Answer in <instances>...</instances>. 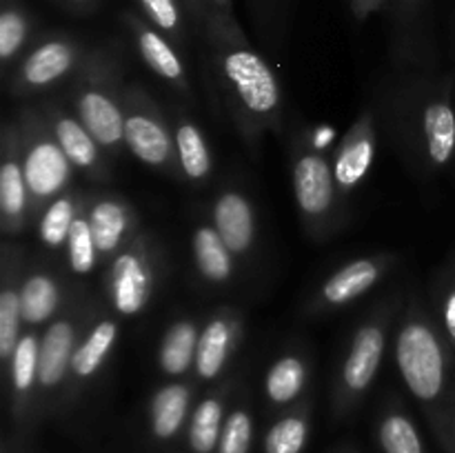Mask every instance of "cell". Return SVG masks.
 Wrapping results in <instances>:
<instances>
[{
	"mask_svg": "<svg viewBox=\"0 0 455 453\" xmlns=\"http://www.w3.org/2000/svg\"><path fill=\"white\" fill-rule=\"evenodd\" d=\"M142 18L176 44L187 40V7L182 0H136Z\"/></svg>",
	"mask_w": 455,
	"mask_h": 453,
	"instance_id": "e575fe53",
	"label": "cell"
},
{
	"mask_svg": "<svg viewBox=\"0 0 455 453\" xmlns=\"http://www.w3.org/2000/svg\"><path fill=\"white\" fill-rule=\"evenodd\" d=\"M124 147L136 160L156 171L176 173V145H173L172 120L164 115L156 98L132 83L124 87Z\"/></svg>",
	"mask_w": 455,
	"mask_h": 453,
	"instance_id": "30bf717a",
	"label": "cell"
},
{
	"mask_svg": "<svg viewBox=\"0 0 455 453\" xmlns=\"http://www.w3.org/2000/svg\"><path fill=\"white\" fill-rule=\"evenodd\" d=\"M395 367L444 449L455 417V349L418 296L404 302L394 342Z\"/></svg>",
	"mask_w": 455,
	"mask_h": 453,
	"instance_id": "7a4b0ae2",
	"label": "cell"
},
{
	"mask_svg": "<svg viewBox=\"0 0 455 453\" xmlns=\"http://www.w3.org/2000/svg\"><path fill=\"white\" fill-rule=\"evenodd\" d=\"M27 269V253L13 240H4L0 251V364L3 378L7 373L12 355L20 342L25 322H22L20 287Z\"/></svg>",
	"mask_w": 455,
	"mask_h": 453,
	"instance_id": "ffe728a7",
	"label": "cell"
},
{
	"mask_svg": "<svg viewBox=\"0 0 455 453\" xmlns=\"http://www.w3.org/2000/svg\"><path fill=\"white\" fill-rule=\"evenodd\" d=\"M120 338V318L111 309L98 305L93 315L89 318L78 345H76L74 358H71L69 382H67L65 400H62L60 416H67L78 404L84 391L98 380L114 354Z\"/></svg>",
	"mask_w": 455,
	"mask_h": 453,
	"instance_id": "7c38bea8",
	"label": "cell"
},
{
	"mask_svg": "<svg viewBox=\"0 0 455 453\" xmlns=\"http://www.w3.org/2000/svg\"><path fill=\"white\" fill-rule=\"evenodd\" d=\"M391 129L409 164L422 176L449 167L455 155L451 78L404 83L391 102Z\"/></svg>",
	"mask_w": 455,
	"mask_h": 453,
	"instance_id": "3957f363",
	"label": "cell"
},
{
	"mask_svg": "<svg viewBox=\"0 0 455 453\" xmlns=\"http://www.w3.org/2000/svg\"><path fill=\"white\" fill-rule=\"evenodd\" d=\"M31 22L29 12L22 7L20 0H3L0 9V65L7 78L13 67L25 56V47L31 40Z\"/></svg>",
	"mask_w": 455,
	"mask_h": 453,
	"instance_id": "d6a6232c",
	"label": "cell"
},
{
	"mask_svg": "<svg viewBox=\"0 0 455 453\" xmlns=\"http://www.w3.org/2000/svg\"><path fill=\"white\" fill-rule=\"evenodd\" d=\"M60 3L65 4H71V7H92L96 0H60Z\"/></svg>",
	"mask_w": 455,
	"mask_h": 453,
	"instance_id": "7bdbcfd3",
	"label": "cell"
},
{
	"mask_svg": "<svg viewBox=\"0 0 455 453\" xmlns=\"http://www.w3.org/2000/svg\"><path fill=\"white\" fill-rule=\"evenodd\" d=\"M404 300L400 293L378 302L355 327L349 346L331 386V413L336 420L349 417L376 382L391 338V324L398 320Z\"/></svg>",
	"mask_w": 455,
	"mask_h": 453,
	"instance_id": "5b68a950",
	"label": "cell"
},
{
	"mask_svg": "<svg viewBox=\"0 0 455 453\" xmlns=\"http://www.w3.org/2000/svg\"><path fill=\"white\" fill-rule=\"evenodd\" d=\"M253 409L247 398H240L227 413L216 453H251Z\"/></svg>",
	"mask_w": 455,
	"mask_h": 453,
	"instance_id": "d590c367",
	"label": "cell"
},
{
	"mask_svg": "<svg viewBox=\"0 0 455 453\" xmlns=\"http://www.w3.org/2000/svg\"><path fill=\"white\" fill-rule=\"evenodd\" d=\"M92 198V191L83 189H67L60 195L52 200L43 211L38 213V218L34 220L36 225V235H38V242L49 256H58V253H65L67 238H69V231L74 220L78 218V213L83 211L84 204Z\"/></svg>",
	"mask_w": 455,
	"mask_h": 453,
	"instance_id": "f546056e",
	"label": "cell"
},
{
	"mask_svg": "<svg viewBox=\"0 0 455 453\" xmlns=\"http://www.w3.org/2000/svg\"><path fill=\"white\" fill-rule=\"evenodd\" d=\"M189 247L196 271L207 287L222 289L231 284V280L235 278L238 258L231 253L212 222H196L191 229Z\"/></svg>",
	"mask_w": 455,
	"mask_h": 453,
	"instance_id": "f1b7e54d",
	"label": "cell"
},
{
	"mask_svg": "<svg viewBox=\"0 0 455 453\" xmlns=\"http://www.w3.org/2000/svg\"><path fill=\"white\" fill-rule=\"evenodd\" d=\"M378 151V109L373 105L364 107L358 118L351 123L340 145L333 151V178L342 203L351 198L367 180Z\"/></svg>",
	"mask_w": 455,
	"mask_h": 453,
	"instance_id": "2e32d148",
	"label": "cell"
},
{
	"mask_svg": "<svg viewBox=\"0 0 455 453\" xmlns=\"http://www.w3.org/2000/svg\"><path fill=\"white\" fill-rule=\"evenodd\" d=\"M182 3H185L189 18H194L200 27H204V22H207V16H209L207 0H182Z\"/></svg>",
	"mask_w": 455,
	"mask_h": 453,
	"instance_id": "f35d334b",
	"label": "cell"
},
{
	"mask_svg": "<svg viewBox=\"0 0 455 453\" xmlns=\"http://www.w3.org/2000/svg\"><path fill=\"white\" fill-rule=\"evenodd\" d=\"M123 52L116 44L89 49L78 71L67 83L69 107L92 131L98 145L118 158L124 147Z\"/></svg>",
	"mask_w": 455,
	"mask_h": 453,
	"instance_id": "277c9868",
	"label": "cell"
},
{
	"mask_svg": "<svg viewBox=\"0 0 455 453\" xmlns=\"http://www.w3.org/2000/svg\"><path fill=\"white\" fill-rule=\"evenodd\" d=\"M244 333V315L235 306H218L203 322L194 378L198 385L220 382L234 362Z\"/></svg>",
	"mask_w": 455,
	"mask_h": 453,
	"instance_id": "e0dca14e",
	"label": "cell"
},
{
	"mask_svg": "<svg viewBox=\"0 0 455 453\" xmlns=\"http://www.w3.org/2000/svg\"><path fill=\"white\" fill-rule=\"evenodd\" d=\"M336 453H358V451H355V449L351 447V444H345V447H340V449H338Z\"/></svg>",
	"mask_w": 455,
	"mask_h": 453,
	"instance_id": "ee69618b",
	"label": "cell"
},
{
	"mask_svg": "<svg viewBox=\"0 0 455 453\" xmlns=\"http://www.w3.org/2000/svg\"><path fill=\"white\" fill-rule=\"evenodd\" d=\"M89 204V203H87ZM84 204L83 211L74 220L69 231V238L65 244V262L69 274L76 278H87L100 265V256H98L96 240H93L92 222H89V211Z\"/></svg>",
	"mask_w": 455,
	"mask_h": 453,
	"instance_id": "836d02e7",
	"label": "cell"
},
{
	"mask_svg": "<svg viewBox=\"0 0 455 453\" xmlns=\"http://www.w3.org/2000/svg\"><path fill=\"white\" fill-rule=\"evenodd\" d=\"M38 329H25L12 355L4 382H7V413L16 433V447L36 429V395H38Z\"/></svg>",
	"mask_w": 455,
	"mask_h": 453,
	"instance_id": "5bb4252c",
	"label": "cell"
},
{
	"mask_svg": "<svg viewBox=\"0 0 455 453\" xmlns=\"http://www.w3.org/2000/svg\"><path fill=\"white\" fill-rule=\"evenodd\" d=\"M71 287L47 262H27L20 287L22 322L25 329H38L49 324L69 300Z\"/></svg>",
	"mask_w": 455,
	"mask_h": 453,
	"instance_id": "603a6c76",
	"label": "cell"
},
{
	"mask_svg": "<svg viewBox=\"0 0 455 453\" xmlns=\"http://www.w3.org/2000/svg\"><path fill=\"white\" fill-rule=\"evenodd\" d=\"M16 120L18 131H20L22 167H25L27 189H29L31 222H34L56 195L71 189L78 169L58 145L38 105L22 107Z\"/></svg>",
	"mask_w": 455,
	"mask_h": 453,
	"instance_id": "52a82bcc",
	"label": "cell"
},
{
	"mask_svg": "<svg viewBox=\"0 0 455 453\" xmlns=\"http://www.w3.org/2000/svg\"><path fill=\"white\" fill-rule=\"evenodd\" d=\"M89 49L69 34H49L18 60L7 76V87L13 98H31L67 84L78 71Z\"/></svg>",
	"mask_w": 455,
	"mask_h": 453,
	"instance_id": "8fae6325",
	"label": "cell"
},
{
	"mask_svg": "<svg viewBox=\"0 0 455 453\" xmlns=\"http://www.w3.org/2000/svg\"><path fill=\"white\" fill-rule=\"evenodd\" d=\"M444 453H455V417H453L451 433H449V440H447V444H444Z\"/></svg>",
	"mask_w": 455,
	"mask_h": 453,
	"instance_id": "b9f144b4",
	"label": "cell"
},
{
	"mask_svg": "<svg viewBox=\"0 0 455 453\" xmlns=\"http://www.w3.org/2000/svg\"><path fill=\"white\" fill-rule=\"evenodd\" d=\"M98 302L92 300L84 289H74L60 314L43 329L38 358V395H36V426L47 417L60 416L69 382L71 358L76 345L96 311Z\"/></svg>",
	"mask_w": 455,
	"mask_h": 453,
	"instance_id": "8992f818",
	"label": "cell"
},
{
	"mask_svg": "<svg viewBox=\"0 0 455 453\" xmlns=\"http://www.w3.org/2000/svg\"><path fill=\"white\" fill-rule=\"evenodd\" d=\"M209 13H222V16H234V0H207Z\"/></svg>",
	"mask_w": 455,
	"mask_h": 453,
	"instance_id": "ab89813d",
	"label": "cell"
},
{
	"mask_svg": "<svg viewBox=\"0 0 455 453\" xmlns=\"http://www.w3.org/2000/svg\"><path fill=\"white\" fill-rule=\"evenodd\" d=\"M212 225L238 260L251 258L256 249L258 220L256 207L247 191L234 185L220 189L212 204Z\"/></svg>",
	"mask_w": 455,
	"mask_h": 453,
	"instance_id": "cb8c5ba5",
	"label": "cell"
},
{
	"mask_svg": "<svg viewBox=\"0 0 455 453\" xmlns=\"http://www.w3.org/2000/svg\"><path fill=\"white\" fill-rule=\"evenodd\" d=\"M0 229L4 240L18 238L31 225L29 189L22 167L18 120H7L0 133Z\"/></svg>",
	"mask_w": 455,
	"mask_h": 453,
	"instance_id": "9a60e30c",
	"label": "cell"
},
{
	"mask_svg": "<svg viewBox=\"0 0 455 453\" xmlns=\"http://www.w3.org/2000/svg\"><path fill=\"white\" fill-rule=\"evenodd\" d=\"M391 0H349L351 13H354L358 20H367L371 13H378L380 9H385Z\"/></svg>",
	"mask_w": 455,
	"mask_h": 453,
	"instance_id": "74e56055",
	"label": "cell"
},
{
	"mask_svg": "<svg viewBox=\"0 0 455 453\" xmlns=\"http://www.w3.org/2000/svg\"><path fill=\"white\" fill-rule=\"evenodd\" d=\"M291 187L309 238L315 242L331 238L342 225L345 203L333 178L331 160L300 138L291 147Z\"/></svg>",
	"mask_w": 455,
	"mask_h": 453,
	"instance_id": "ba28073f",
	"label": "cell"
},
{
	"mask_svg": "<svg viewBox=\"0 0 455 453\" xmlns=\"http://www.w3.org/2000/svg\"><path fill=\"white\" fill-rule=\"evenodd\" d=\"M198 386V380L191 376L164 382L154 391L147 404V433L156 447L173 444L185 433Z\"/></svg>",
	"mask_w": 455,
	"mask_h": 453,
	"instance_id": "7402d4cb",
	"label": "cell"
},
{
	"mask_svg": "<svg viewBox=\"0 0 455 453\" xmlns=\"http://www.w3.org/2000/svg\"><path fill=\"white\" fill-rule=\"evenodd\" d=\"M38 107L52 127L58 145L74 163V167L83 171L89 180L105 182L111 176V160L114 158L98 145L96 138L80 123L71 107L60 105V100H43Z\"/></svg>",
	"mask_w": 455,
	"mask_h": 453,
	"instance_id": "ac0fdd59",
	"label": "cell"
},
{
	"mask_svg": "<svg viewBox=\"0 0 455 453\" xmlns=\"http://www.w3.org/2000/svg\"><path fill=\"white\" fill-rule=\"evenodd\" d=\"M434 314L455 349V262L440 274L434 289Z\"/></svg>",
	"mask_w": 455,
	"mask_h": 453,
	"instance_id": "8d00e7d4",
	"label": "cell"
},
{
	"mask_svg": "<svg viewBox=\"0 0 455 453\" xmlns=\"http://www.w3.org/2000/svg\"><path fill=\"white\" fill-rule=\"evenodd\" d=\"M395 265H398L395 253H371V256H360L345 262L311 293L305 306L307 314L323 315L354 305L371 289H376Z\"/></svg>",
	"mask_w": 455,
	"mask_h": 453,
	"instance_id": "4fadbf2b",
	"label": "cell"
},
{
	"mask_svg": "<svg viewBox=\"0 0 455 453\" xmlns=\"http://www.w3.org/2000/svg\"><path fill=\"white\" fill-rule=\"evenodd\" d=\"M87 211L100 265H109L142 231L136 207L118 194H92Z\"/></svg>",
	"mask_w": 455,
	"mask_h": 453,
	"instance_id": "44dd1931",
	"label": "cell"
},
{
	"mask_svg": "<svg viewBox=\"0 0 455 453\" xmlns=\"http://www.w3.org/2000/svg\"><path fill=\"white\" fill-rule=\"evenodd\" d=\"M164 274V251L158 240L140 231L109 265H105L102 291L118 318H136L147 311Z\"/></svg>",
	"mask_w": 455,
	"mask_h": 453,
	"instance_id": "9c48e42d",
	"label": "cell"
},
{
	"mask_svg": "<svg viewBox=\"0 0 455 453\" xmlns=\"http://www.w3.org/2000/svg\"><path fill=\"white\" fill-rule=\"evenodd\" d=\"M235 386L238 378H225L196 402L185 431L187 453H216Z\"/></svg>",
	"mask_w": 455,
	"mask_h": 453,
	"instance_id": "d4e9b609",
	"label": "cell"
},
{
	"mask_svg": "<svg viewBox=\"0 0 455 453\" xmlns=\"http://www.w3.org/2000/svg\"><path fill=\"white\" fill-rule=\"evenodd\" d=\"M203 322L198 315H178L164 329L156 351V367L167 380L194 376Z\"/></svg>",
	"mask_w": 455,
	"mask_h": 453,
	"instance_id": "484cf974",
	"label": "cell"
},
{
	"mask_svg": "<svg viewBox=\"0 0 455 453\" xmlns=\"http://www.w3.org/2000/svg\"><path fill=\"white\" fill-rule=\"evenodd\" d=\"M314 404L309 398L280 411L262 440V453H302L311 433Z\"/></svg>",
	"mask_w": 455,
	"mask_h": 453,
	"instance_id": "1f68e13d",
	"label": "cell"
},
{
	"mask_svg": "<svg viewBox=\"0 0 455 453\" xmlns=\"http://www.w3.org/2000/svg\"><path fill=\"white\" fill-rule=\"evenodd\" d=\"M311 378V360L309 354L302 349L283 351L274 362L269 364L262 380V391L269 409L284 411L293 407L307 393Z\"/></svg>",
	"mask_w": 455,
	"mask_h": 453,
	"instance_id": "83f0119b",
	"label": "cell"
},
{
	"mask_svg": "<svg viewBox=\"0 0 455 453\" xmlns=\"http://www.w3.org/2000/svg\"><path fill=\"white\" fill-rule=\"evenodd\" d=\"M422 3H425V0H398V4H400V9H403L404 16L418 12V7H420Z\"/></svg>",
	"mask_w": 455,
	"mask_h": 453,
	"instance_id": "60d3db41",
	"label": "cell"
},
{
	"mask_svg": "<svg viewBox=\"0 0 455 453\" xmlns=\"http://www.w3.org/2000/svg\"><path fill=\"white\" fill-rule=\"evenodd\" d=\"M213 91L249 145L283 127V87L269 62L249 44L234 16L209 13L203 27Z\"/></svg>",
	"mask_w": 455,
	"mask_h": 453,
	"instance_id": "6da1fadb",
	"label": "cell"
},
{
	"mask_svg": "<svg viewBox=\"0 0 455 453\" xmlns=\"http://www.w3.org/2000/svg\"><path fill=\"white\" fill-rule=\"evenodd\" d=\"M376 440L382 453H427L416 420L398 400H387L376 422Z\"/></svg>",
	"mask_w": 455,
	"mask_h": 453,
	"instance_id": "4dcf8cb0",
	"label": "cell"
},
{
	"mask_svg": "<svg viewBox=\"0 0 455 453\" xmlns=\"http://www.w3.org/2000/svg\"><path fill=\"white\" fill-rule=\"evenodd\" d=\"M169 120H172L173 145H176L178 176L189 185H204L212 178L213 155L203 129L180 107H173Z\"/></svg>",
	"mask_w": 455,
	"mask_h": 453,
	"instance_id": "4316f807",
	"label": "cell"
},
{
	"mask_svg": "<svg viewBox=\"0 0 455 453\" xmlns=\"http://www.w3.org/2000/svg\"><path fill=\"white\" fill-rule=\"evenodd\" d=\"M123 22L127 27L129 36L133 40L138 56L145 62L147 69L156 74L163 83H167L173 91L180 96L191 98V83L187 76L185 60H182L178 44L169 40L163 31L156 29L149 20L142 18V13L124 12Z\"/></svg>",
	"mask_w": 455,
	"mask_h": 453,
	"instance_id": "d6986e66",
	"label": "cell"
}]
</instances>
